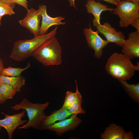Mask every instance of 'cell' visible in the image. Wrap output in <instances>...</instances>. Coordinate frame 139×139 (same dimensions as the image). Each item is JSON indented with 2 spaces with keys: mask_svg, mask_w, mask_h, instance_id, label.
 Returning <instances> with one entry per match:
<instances>
[{
  "mask_svg": "<svg viewBox=\"0 0 139 139\" xmlns=\"http://www.w3.org/2000/svg\"><path fill=\"white\" fill-rule=\"evenodd\" d=\"M58 27L48 33L34 36L29 40H20L13 44L10 58L18 62L23 61L32 56L34 52L47 40L55 36Z\"/></svg>",
  "mask_w": 139,
  "mask_h": 139,
  "instance_id": "1",
  "label": "cell"
},
{
  "mask_svg": "<svg viewBox=\"0 0 139 139\" xmlns=\"http://www.w3.org/2000/svg\"><path fill=\"white\" fill-rule=\"evenodd\" d=\"M105 68L112 77L127 81L134 75L136 71L139 70V63L134 65L131 59L124 54L115 53L108 60Z\"/></svg>",
  "mask_w": 139,
  "mask_h": 139,
  "instance_id": "2",
  "label": "cell"
},
{
  "mask_svg": "<svg viewBox=\"0 0 139 139\" xmlns=\"http://www.w3.org/2000/svg\"><path fill=\"white\" fill-rule=\"evenodd\" d=\"M49 103L48 102L44 103H33L24 99L20 103L12 106L11 108L15 110L21 109L25 110L29 118L26 124L19 127L17 129H26L32 127L40 130L42 124L47 116L44 111Z\"/></svg>",
  "mask_w": 139,
  "mask_h": 139,
  "instance_id": "3",
  "label": "cell"
},
{
  "mask_svg": "<svg viewBox=\"0 0 139 139\" xmlns=\"http://www.w3.org/2000/svg\"><path fill=\"white\" fill-rule=\"evenodd\" d=\"M62 53L61 46L54 36L37 49L32 56L45 66L59 65L62 63Z\"/></svg>",
  "mask_w": 139,
  "mask_h": 139,
  "instance_id": "4",
  "label": "cell"
},
{
  "mask_svg": "<svg viewBox=\"0 0 139 139\" xmlns=\"http://www.w3.org/2000/svg\"><path fill=\"white\" fill-rule=\"evenodd\" d=\"M112 13L117 15L120 20L119 26L127 28L134 22L139 19V3L129 0L117 2Z\"/></svg>",
  "mask_w": 139,
  "mask_h": 139,
  "instance_id": "5",
  "label": "cell"
},
{
  "mask_svg": "<svg viewBox=\"0 0 139 139\" xmlns=\"http://www.w3.org/2000/svg\"><path fill=\"white\" fill-rule=\"evenodd\" d=\"M92 23L98 32L104 36L108 43H114L119 46L123 47L126 39L125 36L122 32L117 31L107 22L104 23L103 24H99L92 20Z\"/></svg>",
  "mask_w": 139,
  "mask_h": 139,
  "instance_id": "6",
  "label": "cell"
},
{
  "mask_svg": "<svg viewBox=\"0 0 139 139\" xmlns=\"http://www.w3.org/2000/svg\"><path fill=\"white\" fill-rule=\"evenodd\" d=\"M98 33L97 30L95 31L92 29L90 24L89 28H86L83 30L88 46L94 51V57L99 59L102 56L103 49L109 43L102 39L99 35Z\"/></svg>",
  "mask_w": 139,
  "mask_h": 139,
  "instance_id": "7",
  "label": "cell"
},
{
  "mask_svg": "<svg viewBox=\"0 0 139 139\" xmlns=\"http://www.w3.org/2000/svg\"><path fill=\"white\" fill-rule=\"evenodd\" d=\"M77 114L72 115L70 118L57 123H55L46 126L45 129L53 131L59 136L65 132L74 130L82 122V120L79 118Z\"/></svg>",
  "mask_w": 139,
  "mask_h": 139,
  "instance_id": "8",
  "label": "cell"
},
{
  "mask_svg": "<svg viewBox=\"0 0 139 139\" xmlns=\"http://www.w3.org/2000/svg\"><path fill=\"white\" fill-rule=\"evenodd\" d=\"M26 16L19 21L20 25L28 29L34 36L39 35L41 16L39 9H28Z\"/></svg>",
  "mask_w": 139,
  "mask_h": 139,
  "instance_id": "9",
  "label": "cell"
},
{
  "mask_svg": "<svg viewBox=\"0 0 139 139\" xmlns=\"http://www.w3.org/2000/svg\"><path fill=\"white\" fill-rule=\"evenodd\" d=\"M25 110L21 112L14 115H9L3 112L2 114L5 116V118L0 119V126L3 127L6 130L9 139L12 138L13 132L19 126L24 125L27 122L26 120H22V118L25 116Z\"/></svg>",
  "mask_w": 139,
  "mask_h": 139,
  "instance_id": "10",
  "label": "cell"
},
{
  "mask_svg": "<svg viewBox=\"0 0 139 139\" xmlns=\"http://www.w3.org/2000/svg\"><path fill=\"white\" fill-rule=\"evenodd\" d=\"M122 53L130 59L139 57V32H131L122 47Z\"/></svg>",
  "mask_w": 139,
  "mask_h": 139,
  "instance_id": "11",
  "label": "cell"
},
{
  "mask_svg": "<svg viewBox=\"0 0 139 139\" xmlns=\"http://www.w3.org/2000/svg\"><path fill=\"white\" fill-rule=\"evenodd\" d=\"M41 16V24L39 29V35L46 34L48 29L51 26L55 25H64L65 22L62 21L65 19L62 16L53 18L48 15L47 12V7L42 4L39 7Z\"/></svg>",
  "mask_w": 139,
  "mask_h": 139,
  "instance_id": "12",
  "label": "cell"
},
{
  "mask_svg": "<svg viewBox=\"0 0 139 139\" xmlns=\"http://www.w3.org/2000/svg\"><path fill=\"white\" fill-rule=\"evenodd\" d=\"M85 5L88 13L93 15L94 18L93 20L99 24H100V15L102 12L106 11L112 12L114 9L94 0H88Z\"/></svg>",
  "mask_w": 139,
  "mask_h": 139,
  "instance_id": "13",
  "label": "cell"
},
{
  "mask_svg": "<svg viewBox=\"0 0 139 139\" xmlns=\"http://www.w3.org/2000/svg\"><path fill=\"white\" fill-rule=\"evenodd\" d=\"M73 114L67 109L61 108L58 110L54 111L50 115L47 116L42 124L40 130H45V128L48 126L57 121L66 119Z\"/></svg>",
  "mask_w": 139,
  "mask_h": 139,
  "instance_id": "14",
  "label": "cell"
},
{
  "mask_svg": "<svg viewBox=\"0 0 139 139\" xmlns=\"http://www.w3.org/2000/svg\"><path fill=\"white\" fill-rule=\"evenodd\" d=\"M125 132L122 127L112 123L105 128L100 137L102 139H124Z\"/></svg>",
  "mask_w": 139,
  "mask_h": 139,
  "instance_id": "15",
  "label": "cell"
},
{
  "mask_svg": "<svg viewBox=\"0 0 139 139\" xmlns=\"http://www.w3.org/2000/svg\"><path fill=\"white\" fill-rule=\"evenodd\" d=\"M0 84L9 85L11 86L16 92H20L21 88L25 84V79L20 76L16 77L0 76Z\"/></svg>",
  "mask_w": 139,
  "mask_h": 139,
  "instance_id": "16",
  "label": "cell"
},
{
  "mask_svg": "<svg viewBox=\"0 0 139 139\" xmlns=\"http://www.w3.org/2000/svg\"><path fill=\"white\" fill-rule=\"evenodd\" d=\"M124 90L129 97L134 101L139 102V83L130 84L126 81L118 80Z\"/></svg>",
  "mask_w": 139,
  "mask_h": 139,
  "instance_id": "17",
  "label": "cell"
},
{
  "mask_svg": "<svg viewBox=\"0 0 139 139\" xmlns=\"http://www.w3.org/2000/svg\"><path fill=\"white\" fill-rule=\"evenodd\" d=\"M75 82L76 86L75 100L73 105L67 109L73 114H85V111L81 107L82 99L78 90L76 80L75 81Z\"/></svg>",
  "mask_w": 139,
  "mask_h": 139,
  "instance_id": "18",
  "label": "cell"
},
{
  "mask_svg": "<svg viewBox=\"0 0 139 139\" xmlns=\"http://www.w3.org/2000/svg\"><path fill=\"white\" fill-rule=\"evenodd\" d=\"M15 90L10 85L0 84V98L5 100L13 98L16 93Z\"/></svg>",
  "mask_w": 139,
  "mask_h": 139,
  "instance_id": "19",
  "label": "cell"
},
{
  "mask_svg": "<svg viewBox=\"0 0 139 139\" xmlns=\"http://www.w3.org/2000/svg\"><path fill=\"white\" fill-rule=\"evenodd\" d=\"M30 66V63L28 62L27 66L24 68H14L9 66L7 68H4L2 75L9 76H20L22 72L29 68Z\"/></svg>",
  "mask_w": 139,
  "mask_h": 139,
  "instance_id": "20",
  "label": "cell"
},
{
  "mask_svg": "<svg viewBox=\"0 0 139 139\" xmlns=\"http://www.w3.org/2000/svg\"><path fill=\"white\" fill-rule=\"evenodd\" d=\"M14 7L0 0V26L1 25L2 17L5 15L9 16L15 14Z\"/></svg>",
  "mask_w": 139,
  "mask_h": 139,
  "instance_id": "21",
  "label": "cell"
},
{
  "mask_svg": "<svg viewBox=\"0 0 139 139\" xmlns=\"http://www.w3.org/2000/svg\"><path fill=\"white\" fill-rule=\"evenodd\" d=\"M76 93L68 91L66 92L63 105L61 108L67 109L71 106L74 102L75 99Z\"/></svg>",
  "mask_w": 139,
  "mask_h": 139,
  "instance_id": "22",
  "label": "cell"
},
{
  "mask_svg": "<svg viewBox=\"0 0 139 139\" xmlns=\"http://www.w3.org/2000/svg\"><path fill=\"white\" fill-rule=\"evenodd\" d=\"M14 4H17L20 5L26 10L28 9V2L26 0H12Z\"/></svg>",
  "mask_w": 139,
  "mask_h": 139,
  "instance_id": "23",
  "label": "cell"
},
{
  "mask_svg": "<svg viewBox=\"0 0 139 139\" xmlns=\"http://www.w3.org/2000/svg\"><path fill=\"white\" fill-rule=\"evenodd\" d=\"M75 0H68L70 3V6L71 7H73L75 8L76 7V6L75 5ZM105 2H108L111 4H114L115 5H116L117 4V2L115 0H103Z\"/></svg>",
  "mask_w": 139,
  "mask_h": 139,
  "instance_id": "24",
  "label": "cell"
},
{
  "mask_svg": "<svg viewBox=\"0 0 139 139\" xmlns=\"http://www.w3.org/2000/svg\"><path fill=\"white\" fill-rule=\"evenodd\" d=\"M134 138V136L132 132L131 131L125 133L124 139H132Z\"/></svg>",
  "mask_w": 139,
  "mask_h": 139,
  "instance_id": "25",
  "label": "cell"
},
{
  "mask_svg": "<svg viewBox=\"0 0 139 139\" xmlns=\"http://www.w3.org/2000/svg\"><path fill=\"white\" fill-rule=\"evenodd\" d=\"M131 25L136 28V30L139 32V19L134 22Z\"/></svg>",
  "mask_w": 139,
  "mask_h": 139,
  "instance_id": "26",
  "label": "cell"
},
{
  "mask_svg": "<svg viewBox=\"0 0 139 139\" xmlns=\"http://www.w3.org/2000/svg\"><path fill=\"white\" fill-rule=\"evenodd\" d=\"M7 3L14 7L15 4L13 3L12 0H0Z\"/></svg>",
  "mask_w": 139,
  "mask_h": 139,
  "instance_id": "27",
  "label": "cell"
},
{
  "mask_svg": "<svg viewBox=\"0 0 139 139\" xmlns=\"http://www.w3.org/2000/svg\"><path fill=\"white\" fill-rule=\"evenodd\" d=\"M4 68L3 61L0 58V76L2 75L3 70Z\"/></svg>",
  "mask_w": 139,
  "mask_h": 139,
  "instance_id": "28",
  "label": "cell"
},
{
  "mask_svg": "<svg viewBox=\"0 0 139 139\" xmlns=\"http://www.w3.org/2000/svg\"><path fill=\"white\" fill-rule=\"evenodd\" d=\"M117 2H118L120 1V0H115ZM135 3H139V0H129Z\"/></svg>",
  "mask_w": 139,
  "mask_h": 139,
  "instance_id": "29",
  "label": "cell"
},
{
  "mask_svg": "<svg viewBox=\"0 0 139 139\" xmlns=\"http://www.w3.org/2000/svg\"><path fill=\"white\" fill-rule=\"evenodd\" d=\"M5 101H6L0 98V104L3 103L5 102Z\"/></svg>",
  "mask_w": 139,
  "mask_h": 139,
  "instance_id": "30",
  "label": "cell"
},
{
  "mask_svg": "<svg viewBox=\"0 0 139 139\" xmlns=\"http://www.w3.org/2000/svg\"><path fill=\"white\" fill-rule=\"evenodd\" d=\"M2 127L0 126V131L1 130V129L2 128Z\"/></svg>",
  "mask_w": 139,
  "mask_h": 139,
  "instance_id": "31",
  "label": "cell"
}]
</instances>
